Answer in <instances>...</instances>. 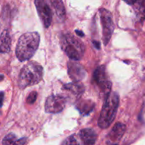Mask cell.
Segmentation results:
<instances>
[{
    "mask_svg": "<svg viewBox=\"0 0 145 145\" xmlns=\"http://www.w3.org/2000/svg\"><path fill=\"white\" fill-rule=\"evenodd\" d=\"M40 40V35L38 32L23 34L18 39L16 48L17 58L20 61H25L32 58L38 48Z\"/></svg>",
    "mask_w": 145,
    "mask_h": 145,
    "instance_id": "cell-1",
    "label": "cell"
},
{
    "mask_svg": "<svg viewBox=\"0 0 145 145\" xmlns=\"http://www.w3.org/2000/svg\"><path fill=\"white\" fill-rule=\"evenodd\" d=\"M43 77V68L36 62H29L25 64L20 72L18 86L21 89L39 83Z\"/></svg>",
    "mask_w": 145,
    "mask_h": 145,
    "instance_id": "cell-2",
    "label": "cell"
},
{
    "mask_svg": "<svg viewBox=\"0 0 145 145\" xmlns=\"http://www.w3.org/2000/svg\"><path fill=\"white\" fill-rule=\"evenodd\" d=\"M120 98L117 92H111L105 99L99 117L98 125L101 129L109 127L116 117L119 106Z\"/></svg>",
    "mask_w": 145,
    "mask_h": 145,
    "instance_id": "cell-3",
    "label": "cell"
},
{
    "mask_svg": "<svg viewBox=\"0 0 145 145\" xmlns=\"http://www.w3.org/2000/svg\"><path fill=\"white\" fill-rule=\"evenodd\" d=\"M60 45L62 51L72 61H79L84 54V43L71 33L62 34L60 37Z\"/></svg>",
    "mask_w": 145,
    "mask_h": 145,
    "instance_id": "cell-4",
    "label": "cell"
},
{
    "mask_svg": "<svg viewBox=\"0 0 145 145\" xmlns=\"http://www.w3.org/2000/svg\"><path fill=\"white\" fill-rule=\"evenodd\" d=\"M93 82L98 88L101 94L103 95L104 99L110 93L112 83L108 78L106 72V68L103 65L98 67L94 71L93 75Z\"/></svg>",
    "mask_w": 145,
    "mask_h": 145,
    "instance_id": "cell-5",
    "label": "cell"
},
{
    "mask_svg": "<svg viewBox=\"0 0 145 145\" xmlns=\"http://www.w3.org/2000/svg\"><path fill=\"white\" fill-rule=\"evenodd\" d=\"M99 14H100L101 23L102 25L103 44L105 45H106L110 41L112 34L114 31L113 16H112L111 13L104 8L100 9Z\"/></svg>",
    "mask_w": 145,
    "mask_h": 145,
    "instance_id": "cell-6",
    "label": "cell"
},
{
    "mask_svg": "<svg viewBox=\"0 0 145 145\" xmlns=\"http://www.w3.org/2000/svg\"><path fill=\"white\" fill-rule=\"evenodd\" d=\"M66 105V99L61 95H50L45 103V110L47 113L56 114L62 112Z\"/></svg>",
    "mask_w": 145,
    "mask_h": 145,
    "instance_id": "cell-7",
    "label": "cell"
},
{
    "mask_svg": "<svg viewBox=\"0 0 145 145\" xmlns=\"http://www.w3.org/2000/svg\"><path fill=\"white\" fill-rule=\"evenodd\" d=\"M34 2L42 24L45 28H49L52 19L50 8L45 0H35Z\"/></svg>",
    "mask_w": 145,
    "mask_h": 145,
    "instance_id": "cell-8",
    "label": "cell"
},
{
    "mask_svg": "<svg viewBox=\"0 0 145 145\" xmlns=\"http://www.w3.org/2000/svg\"><path fill=\"white\" fill-rule=\"evenodd\" d=\"M71 61L67 63L68 75L74 82H79L86 77V72L81 64Z\"/></svg>",
    "mask_w": 145,
    "mask_h": 145,
    "instance_id": "cell-9",
    "label": "cell"
},
{
    "mask_svg": "<svg viewBox=\"0 0 145 145\" xmlns=\"http://www.w3.org/2000/svg\"><path fill=\"white\" fill-rule=\"evenodd\" d=\"M126 127L124 124L118 122L111 129L107 136L108 145H118L120 139L125 132Z\"/></svg>",
    "mask_w": 145,
    "mask_h": 145,
    "instance_id": "cell-10",
    "label": "cell"
},
{
    "mask_svg": "<svg viewBox=\"0 0 145 145\" xmlns=\"http://www.w3.org/2000/svg\"><path fill=\"white\" fill-rule=\"evenodd\" d=\"M79 138L82 145H94L96 134L91 129H83L79 132Z\"/></svg>",
    "mask_w": 145,
    "mask_h": 145,
    "instance_id": "cell-11",
    "label": "cell"
},
{
    "mask_svg": "<svg viewBox=\"0 0 145 145\" xmlns=\"http://www.w3.org/2000/svg\"><path fill=\"white\" fill-rule=\"evenodd\" d=\"M26 142V137L18 138L14 134L9 133L3 139L2 145H24Z\"/></svg>",
    "mask_w": 145,
    "mask_h": 145,
    "instance_id": "cell-12",
    "label": "cell"
},
{
    "mask_svg": "<svg viewBox=\"0 0 145 145\" xmlns=\"http://www.w3.org/2000/svg\"><path fill=\"white\" fill-rule=\"evenodd\" d=\"M64 89L69 91L73 95L79 97L84 92L85 88L83 84L80 82H73L64 85Z\"/></svg>",
    "mask_w": 145,
    "mask_h": 145,
    "instance_id": "cell-13",
    "label": "cell"
},
{
    "mask_svg": "<svg viewBox=\"0 0 145 145\" xmlns=\"http://www.w3.org/2000/svg\"><path fill=\"white\" fill-rule=\"evenodd\" d=\"M94 106L95 103L91 100H84L79 101L76 105V109L83 115H86L90 113L94 108Z\"/></svg>",
    "mask_w": 145,
    "mask_h": 145,
    "instance_id": "cell-14",
    "label": "cell"
},
{
    "mask_svg": "<svg viewBox=\"0 0 145 145\" xmlns=\"http://www.w3.org/2000/svg\"><path fill=\"white\" fill-rule=\"evenodd\" d=\"M11 38L9 33L7 30H4L1 34V44H0V50L2 53H8L11 49Z\"/></svg>",
    "mask_w": 145,
    "mask_h": 145,
    "instance_id": "cell-15",
    "label": "cell"
},
{
    "mask_svg": "<svg viewBox=\"0 0 145 145\" xmlns=\"http://www.w3.org/2000/svg\"><path fill=\"white\" fill-rule=\"evenodd\" d=\"M50 2L59 19L64 21L66 15V11L62 0H50Z\"/></svg>",
    "mask_w": 145,
    "mask_h": 145,
    "instance_id": "cell-16",
    "label": "cell"
},
{
    "mask_svg": "<svg viewBox=\"0 0 145 145\" xmlns=\"http://www.w3.org/2000/svg\"><path fill=\"white\" fill-rule=\"evenodd\" d=\"M134 9L137 16L143 19L145 18V0H137L134 4Z\"/></svg>",
    "mask_w": 145,
    "mask_h": 145,
    "instance_id": "cell-17",
    "label": "cell"
},
{
    "mask_svg": "<svg viewBox=\"0 0 145 145\" xmlns=\"http://www.w3.org/2000/svg\"><path fill=\"white\" fill-rule=\"evenodd\" d=\"M62 145H82L79 143L76 138L74 135L69 136L64 141Z\"/></svg>",
    "mask_w": 145,
    "mask_h": 145,
    "instance_id": "cell-18",
    "label": "cell"
},
{
    "mask_svg": "<svg viewBox=\"0 0 145 145\" xmlns=\"http://www.w3.org/2000/svg\"><path fill=\"white\" fill-rule=\"evenodd\" d=\"M37 97H38V93H37V92H35V91H33V92H30L26 98L27 103L30 104V105L33 104L34 102L36 101Z\"/></svg>",
    "mask_w": 145,
    "mask_h": 145,
    "instance_id": "cell-19",
    "label": "cell"
},
{
    "mask_svg": "<svg viewBox=\"0 0 145 145\" xmlns=\"http://www.w3.org/2000/svg\"><path fill=\"white\" fill-rule=\"evenodd\" d=\"M93 44L96 48H98V49H100V48H101L100 42H99V41H93Z\"/></svg>",
    "mask_w": 145,
    "mask_h": 145,
    "instance_id": "cell-20",
    "label": "cell"
},
{
    "mask_svg": "<svg viewBox=\"0 0 145 145\" xmlns=\"http://www.w3.org/2000/svg\"><path fill=\"white\" fill-rule=\"evenodd\" d=\"M123 1H125L127 4H130V5H133L137 0H123Z\"/></svg>",
    "mask_w": 145,
    "mask_h": 145,
    "instance_id": "cell-21",
    "label": "cell"
},
{
    "mask_svg": "<svg viewBox=\"0 0 145 145\" xmlns=\"http://www.w3.org/2000/svg\"><path fill=\"white\" fill-rule=\"evenodd\" d=\"M75 32L76 33V34H77L79 37L84 36V34L82 31H79V30H76V31H75Z\"/></svg>",
    "mask_w": 145,
    "mask_h": 145,
    "instance_id": "cell-22",
    "label": "cell"
}]
</instances>
